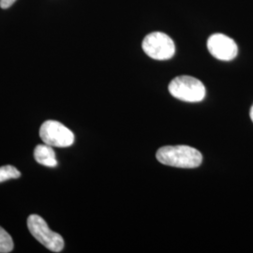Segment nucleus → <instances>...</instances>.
Here are the masks:
<instances>
[{"label":"nucleus","mask_w":253,"mask_h":253,"mask_svg":"<svg viewBox=\"0 0 253 253\" xmlns=\"http://www.w3.org/2000/svg\"><path fill=\"white\" fill-rule=\"evenodd\" d=\"M21 176V172L11 165H5L0 167V183L9 179H16Z\"/></svg>","instance_id":"nucleus-9"},{"label":"nucleus","mask_w":253,"mask_h":253,"mask_svg":"<svg viewBox=\"0 0 253 253\" xmlns=\"http://www.w3.org/2000/svg\"><path fill=\"white\" fill-rule=\"evenodd\" d=\"M250 115H251V118H252V120H253V105L252 109H251V113H250Z\"/></svg>","instance_id":"nucleus-11"},{"label":"nucleus","mask_w":253,"mask_h":253,"mask_svg":"<svg viewBox=\"0 0 253 253\" xmlns=\"http://www.w3.org/2000/svg\"><path fill=\"white\" fill-rule=\"evenodd\" d=\"M208 48L210 54L222 61H231L235 59L238 53V48L235 41L219 33L209 37Z\"/></svg>","instance_id":"nucleus-6"},{"label":"nucleus","mask_w":253,"mask_h":253,"mask_svg":"<svg viewBox=\"0 0 253 253\" xmlns=\"http://www.w3.org/2000/svg\"><path fill=\"white\" fill-rule=\"evenodd\" d=\"M40 137L46 145L54 147H68L74 143L73 131L62 123L47 120L40 128Z\"/></svg>","instance_id":"nucleus-5"},{"label":"nucleus","mask_w":253,"mask_h":253,"mask_svg":"<svg viewBox=\"0 0 253 253\" xmlns=\"http://www.w3.org/2000/svg\"><path fill=\"white\" fill-rule=\"evenodd\" d=\"M156 157L164 165L185 169L199 167L203 162L201 152L189 145L163 146L157 151Z\"/></svg>","instance_id":"nucleus-1"},{"label":"nucleus","mask_w":253,"mask_h":253,"mask_svg":"<svg viewBox=\"0 0 253 253\" xmlns=\"http://www.w3.org/2000/svg\"><path fill=\"white\" fill-rule=\"evenodd\" d=\"M34 157L37 163L46 167H55L58 164L54 149L46 144L37 145L34 150Z\"/></svg>","instance_id":"nucleus-7"},{"label":"nucleus","mask_w":253,"mask_h":253,"mask_svg":"<svg viewBox=\"0 0 253 253\" xmlns=\"http://www.w3.org/2000/svg\"><path fill=\"white\" fill-rule=\"evenodd\" d=\"M16 0H0V7L2 9H8Z\"/></svg>","instance_id":"nucleus-10"},{"label":"nucleus","mask_w":253,"mask_h":253,"mask_svg":"<svg viewBox=\"0 0 253 253\" xmlns=\"http://www.w3.org/2000/svg\"><path fill=\"white\" fill-rule=\"evenodd\" d=\"M142 47L145 54L156 60H168L175 53L173 41L163 32L148 34L144 39Z\"/></svg>","instance_id":"nucleus-4"},{"label":"nucleus","mask_w":253,"mask_h":253,"mask_svg":"<svg viewBox=\"0 0 253 253\" xmlns=\"http://www.w3.org/2000/svg\"><path fill=\"white\" fill-rule=\"evenodd\" d=\"M27 227L31 235L49 251L60 253L63 250V237L53 232L42 217L36 214L30 215L27 218Z\"/></svg>","instance_id":"nucleus-3"},{"label":"nucleus","mask_w":253,"mask_h":253,"mask_svg":"<svg viewBox=\"0 0 253 253\" xmlns=\"http://www.w3.org/2000/svg\"><path fill=\"white\" fill-rule=\"evenodd\" d=\"M168 88L172 97L187 102H200L206 97L204 84L188 75L175 77L169 84Z\"/></svg>","instance_id":"nucleus-2"},{"label":"nucleus","mask_w":253,"mask_h":253,"mask_svg":"<svg viewBox=\"0 0 253 253\" xmlns=\"http://www.w3.org/2000/svg\"><path fill=\"white\" fill-rule=\"evenodd\" d=\"M13 240L11 236L0 227V253H9L13 250Z\"/></svg>","instance_id":"nucleus-8"}]
</instances>
